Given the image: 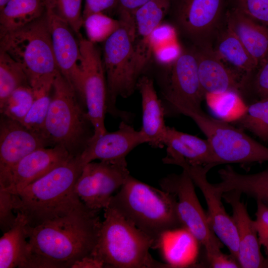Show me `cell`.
<instances>
[{
    "mask_svg": "<svg viewBox=\"0 0 268 268\" xmlns=\"http://www.w3.org/2000/svg\"><path fill=\"white\" fill-rule=\"evenodd\" d=\"M99 211L84 204L35 227L27 224L30 255L24 268H71L92 255L102 223Z\"/></svg>",
    "mask_w": 268,
    "mask_h": 268,
    "instance_id": "obj_1",
    "label": "cell"
},
{
    "mask_svg": "<svg viewBox=\"0 0 268 268\" xmlns=\"http://www.w3.org/2000/svg\"><path fill=\"white\" fill-rule=\"evenodd\" d=\"M80 156L65 162L13 194L14 211L23 214L27 225L35 227L68 214L84 203L74 191L83 168Z\"/></svg>",
    "mask_w": 268,
    "mask_h": 268,
    "instance_id": "obj_2",
    "label": "cell"
},
{
    "mask_svg": "<svg viewBox=\"0 0 268 268\" xmlns=\"http://www.w3.org/2000/svg\"><path fill=\"white\" fill-rule=\"evenodd\" d=\"M109 206L151 238L156 249L165 231L182 227L175 196L148 185L130 175Z\"/></svg>",
    "mask_w": 268,
    "mask_h": 268,
    "instance_id": "obj_3",
    "label": "cell"
},
{
    "mask_svg": "<svg viewBox=\"0 0 268 268\" xmlns=\"http://www.w3.org/2000/svg\"><path fill=\"white\" fill-rule=\"evenodd\" d=\"M104 211V220L92 254L104 268H169L150 255L149 249H154L151 238L111 206L108 205Z\"/></svg>",
    "mask_w": 268,
    "mask_h": 268,
    "instance_id": "obj_4",
    "label": "cell"
},
{
    "mask_svg": "<svg viewBox=\"0 0 268 268\" xmlns=\"http://www.w3.org/2000/svg\"><path fill=\"white\" fill-rule=\"evenodd\" d=\"M45 132L53 146H62L74 157L81 155L94 134L87 111L59 70L53 83Z\"/></svg>",
    "mask_w": 268,
    "mask_h": 268,
    "instance_id": "obj_5",
    "label": "cell"
},
{
    "mask_svg": "<svg viewBox=\"0 0 268 268\" xmlns=\"http://www.w3.org/2000/svg\"><path fill=\"white\" fill-rule=\"evenodd\" d=\"M119 28L104 41L103 65L107 84V112L122 115L116 107L119 97L127 98L136 88L133 14L120 13Z\"/></svg>",
    "mask_w": 268,
    "mask_h": 268,
    "instance_id": "obj_6",
    "label": "cell"
},
{
    "mask_svg": "<svg viewBox=\"0 0 268 268\" xmlns=\"http://www.w3.org/2000/svg\"><path fill=\"white\" fill-rule=\"evenodd\" d=\"M0 37V50L20 65L31 86L54 77L59 71L46 12L33 22Z\"/></svg>",
    "mask_w": 268,
    "mask_h": 268,
    "instance_id": "obj_7",
    "label": "cell"
},
{
    "mask_svg": "<svg viewBox=\"0 0 268 268\" xmlns=\"http://www.w3.org/2000/svg\"><path fill=\"white\" fill-rule=\"evenodd\" d=\"M176 111L193 119L206 136L216 165L268 161V147L227 122L209 116L201 109L180 107Z\"/></svg>",
    "mask_w": 268,
    "mask_h": 268,
    "instance_id": "obj_8",
    "label": "cell"
},
{
    "mask_svg": "<svg viewBox=\"0 0 268 268\" xmlns=\"http://www.w3.org/2000/svg\"><path fill=\"white\" fill-rule=\"evenodd\" d=\"M161 189L174 194L182 227L188 229L202 245L206 260L221 252L222 243L211 228L206 213L196 193L194 183L188 172L171 174L161 179Z\"/></svg>",
    "mask_w": 268,
    "mask_h": 268,
    "instance_id": "obj_9",
    "label": "cell"
},
{
    "mask_svg": "<svg viewBox=\"0 0 268 268\" xmlns=\"http://www.w3.org/2000/svg\"><path fill=\"white\" fill-rule=\"evenodd\" d=\"M162 161L165 164L179 166L188 172L206 201V214L211 228L222 244L227 247L230 254L238 261L239 239L235 222L232 216L226 211L222 202L223 193L207 179V173L213 167L209 165H191L182 156L170 149H167L166 156Z\"/></svg>",
    "mask_w": 268,
    "mask_h": 268,
    "instance_id": "obj_10",
    "label": "cell"
},
{
    "mask_svg": "<svg viewBox=\"0 0 268 268\" xmlns=\"http://www.w3.org/2000/svg\"><path fill=\"white\" fill-rule=\"evenodd\" d=\"M130 175L126 158L92 161L83 167L74 191L88 207L104 209L114 192L123 186Z\"/></svg>",
    "mask_w": 268,
    "mask_h": 268,
    "instance_id": "obj_11",
    "label": "cell"
},
{
    "mask_svg": "<svg viewBox=\"0 0 268 268\" xmlns=\"http://www.w3.org/2000/svg\"><path fill=\"white\" fill-rule=\"evenodd\" d=\"M78 39L85 105L94 129L91 139H94L107 132L104 123L107 112L106 75L100 52L95 43L80 35Z\"/></svg>",
    "mask_w": 268,
    "mask_h": 268,
    "instance_id": "obj_12",
    "label": "cell"
},
{
    "mask_svg": "<svg viewBox=\"0 0 268 268\" xmlns=\"http://www.w3.org/2000/svg\"><path fill=\"white\" fill-rule=\"evenodd\" d=\"M162 94L176 110L183 107L201 109L204 93L200 83L194 48L183 50L172 64L164 67Z\"/></svg>",
    "mask_w": 268,
    "mask_h": 268,
    "instance_id": "obj_13",
    "label": "cell"
},
{
    "mask_svg": "<svg viewBox=\"0 0 268 268\" xmlns=\"http://www.w3.org/2000/svg\"><path fill=\"white\" fill-rule=\"evenodd\" d=\"M0 115V187L5 189L12 169L20 160L36 149L52 144L45 135Z\"/></svg>",
    "mask_w": 268,
    "mask_h": 268,
    "instance_id": "obj_14",
    "label": "cell"
},
{
    "mask_svg": "<svg viewBox=\"0 0 268 268\" xmlns=\"http://www.w3.org/2000/svg\"><path fill=\"white\" fill-rule=\"evenodd\" d=\"M223 0H179L176 24L195 46L212 45L219 31Z\"/></svg>",
    "mask_w": 268,
    "mask_h": 268,
    "instance_id": "obj_15",
    "label": "cell"
},
{
    "mask_svg": "<svg viewBox=\"0 0 268 268\" xmlns=\"http://www.w3.org/2000/svg\"><path fill=\"white\" fill-rule=\"evenodd\" d=\"M46 14L58 69L85 106L79 41L66 21L51 13L46 11Z\"/></svg>",
    "mask_w": 268,
    "mask_h": 268,
    "instance_id": "obj_16",
    "label": "cell"
},
{
    "mask_svg": "<svg viewBox=\"0 0 268 268\" xmlns=\"http://www.w3.org/2000/svg\"><path fill=\"white\" fill-rule=\"evenodd\" d=\"M199 79L205 94L234 91L240 94L250 75L231 67L214 51L212 45L194 46Z\"/></svg>",
    "mask_w": 268,
    "mask_h": 268,
    "instance_id": "obj_17",
    "label": "cell"
},
{
    "mask_svg": "<svg viewBox=\"0 0 268 268\" xmlns=\"http://www.w3.org/2000/svg\"><path fill=\"white\" fill-rule=\"evenodd\" d=\"M147 143L142 132L135 130L124 121L120 124L118 129L94 139H91L80 155L83 166L96 159L114 160L123 158L135 147Z\"/></svg>",
    "mask_w": 268,
    "mask_h": 268,
    "instance_id": "obj_18",
    "label": "cell"
},
{
    "mask_svg": "<svg viewBox=\"0 0 268 268\" xmlns=\"http://www.w3.org/2000/svg\"><path fill=\"white\" fill-rule=\"evenodd\" d=\"M70 156L67 149L60 145L36 149L13 167L8 186L4 189L15 194L65 162Z\"/></svg>",
    "mask_w": 268,
    "mask_h": 268,
    "instance_id": "obj_19",
    "label": "cell"
},
{
    "mask_svg": "<svg viewBox=\"0 0 268 268\" xmlns=\"http://www.w3.org/2000/svg\"><path fill=\"white\" fill-rule=\"evenodd\" d=\"M171 1L151 0L132 13L135 25L134 46L138 79L153 56L152 33L168 13Z\"/></svg>",
    "mask_w": 268,
    "mask_h": 268,
    "instance_id": "obj_20",
    "label": "cell"
},
{
    "mask_svg": "<svg viewBox=\"0 0 268 268\" xmlns=\"http://www.w3.org/2000/svg\"><path fill=\"white\" fill-rule=\"evenodd\" d=\"M242 194L237 191L224 193L222 198L232 209L239 239L238 262L241 268H262L265 260L261 251L254 220L250 217L246 205L241 201Z\"/></svg>",
    "mask_w": 268,
    "mask_h": 268,
    "instance_id": "obj_21",
    "label": "cell"
},
{
    "mask_svg": "<svg viewBox=\"0 0 268 268\" xmlns=\"http://www.w3.org/2000/svg\"><path fill=\"white\" fill-rule=\"evenodd\" d=\"M142 105V127L140 131L147 143L154 148H162L167 126L164 121L165 110L157 95L152 80L140 76L136 83Z\"/></svg>",
    "mask_w": 268,
    "mask_h": 268,
    "instance_id": "obj_22",
    "label": "cell"
},
{
    "mask_svg": "<svg viewBox=\"0 0 268 268\" xmlns=\"http://www.w3.org/2000/svg\"><path fill=\"white\" fill-rule=\"evenodd\" d=\"M200 242L186 228L180 227L164 231L156 249L169 268L195 266L200 252Z\"/></svg>",
    "mask_w": 268,
    "mask_h": 268,
    "instance_id": "obj_23",
    "label": "cell"
},
{
    "mask_svg": "<svg viewBox=\"0 0 268 268\" xmlns=\"http://www.w3.org/2000/svg\"><path fill=\"white\" fill-rule=\"evenodd\" d=\"M225 19L226 26L240 40L259 67L268 56V27L235 7L227 12Z\"/></svg>",
    "mask_w": 268,
    "mask_h": 268,
    "instance_id": "obj_24",
    "label": "cell"
},
{
    "mask_svg": "<svg viewBox=\"0 0 268 268\" xmlns=\"http://www.w3.org/2000/svg\"><path fill=\"white\" fill-rule=\"evenodd\" d=\"M218 173L221 181L214 184L222 193L237 191L268 206V168L257 173L243 174L227 165Z\"/></svg>",
    "mask_w": 268,
    "mask_h": 268,
    "instance_id": "obj_25",
    "label": "cell"
},
{
    "mask_svg": "<svg viewBox=\"0 0 268 268\" xmlns=\"http://www.w3.org/2000/svg\"><path fill=\"white\" fill-rule=\"evenodd\" d=\"M13 226L0 239V268H23L30 255L25 216L19 212Z\"/></svg>",
    "mask_w": 268,
    "mask_h": 268,
    "instance_id": "obj_26",
    "label": "cell"
},
{
    "mask_svg": "<svg viewBox=\"0 0 268 268\" xmlns=\"http://www.w3.org/2000/svg\"><path fill=\"white\" fill-rule=\"evenodd\" d=\"M166 146L191 165H209L213 167L216 166L214 152L207 139H203L176 130L169 134Z\"/></svg>",
    "mask_w": 268,
    "mask_h": 268,
    "instance_id": "obj_27",
    "label": "cell"
},
{
    "mask_svg": "<svg viewBox=\"0 0 268 268\" xmlns=\"http://www.w3.org/2000/svg\"><path fill=\"white\" fill-rule=\"evenodd\" d=\"M212 48L218 56L234 68L250 76L258 67L237 37L226 26L219 30Z\"/></svg>",
    "mask_w": 268,
    "mask_h": 268,
    "instance_id": "obj_28",
    "label": "cell"
},
{
    "mask_svg": "<svg viewBox=\"0 0 268 268\" xmlns=\"http://www.w3.org/2000/svg\"><path fill=\"white\" fill-rule=\"evenodd\" d=\"M45 12L43 0H9L0 10V37L33 22Z\"/></svg>",
    "mask_w": 268,
    "mask_h": 268,
    "instance_id": "obj_29",
    "label": "cell"
},
{
    "mask_svg": "<svg viewBox=\"0 0 268 268\" xmlns=\"http://www.w3.org/2000/svg\"><path fill=\"white\" fill-rule=\"evenodd\" d=\"M55 77L41 80L31 86L34 93V101L22 123L30 130L41 134L47 137L45 124L51 103L52 85Z\"/></svg>",
    "mask_w": 268,
    "mask_h": 268,
    "instance_id": "obj_30",
    "label": "cell"
},
{
    "mask_svg": "<svg viewBox=\"0 0 268 268\" xmlns=\"http://www.w3.org/2000/svg\"><path fill=\"white\" fill-rule=\"evenodd\" d=\"M30 85L20 65L6 52L0 50V106L18 88Z\"/></svg>",
    "mask_w": 268,
    "mask_h": 268,
    "instance_id": "obj_31",
    "label": "cell"
},
{
    "mask_svg": "<svg viewBox=\"0 0 268 268\" xmlns=\"http://www.w3.org/2000/svg\"><path fill=\"white\" fill-rule=\"evenodd\" d=\"M204 98L212 111L226 122L239 120L248 107L240 94L234 91L206 94Z\"/></svg>",
    "mask_w": 268,
    "mask_h": 268,
    "instance_id": "obj_32",
    "label": "cell"
},
{
    "mask_svg": "<svg viewBox=\"0 0 268 268\" xmlns=\"http://www.w3.org/2000/svg\"><path fill=\"white\" fill-rule=\"evenodd\" d=\"M265 142H268V98L248 106L244 114L235 122Z\"/></svg>",
    "mask_w": 268,
    "mask_h": 268,
    "instance_id": "obj_33",
    "label": "cell"
},
{
    "mask_svg": "<svg viewBox=\"0 0 268 268\" xmlns=\"http://www.w3.org/2000/svg\"><path fill=\"white\" fill-rule=\"evenodd\" d=\"M33 101L34 93L31 86L20 87L0 106V115L22 124Z\"/></svg>",
    "mask_w": 268,
    "mask_h": 268,
    "instance_id": "obj_34",
    "label": "cell"
},
{
    "mask_svg": "<svg viewBox=\"0 0 268 268\" xmlns=\"http://www.w3.org/2000/svg\"><path fill=\"white\" fill-rule=\"evenodd\" d=\"M43 0L46 12L66 21L75 34L80 35V30L83 25L82 0Z\"/></svg>",
    "mask_w": 268,
    "mask_h": 268,
    "instance_id": "obj_35",
    "label": "cell"
},
{
    "mask_svg": "<svg viewBox=\"0 0 268 268\" xmlns=\"http://www.w3.org/2000/svg\"><path fill=\"white\" fill-rule=\"evenodd\" d=\"M121 22L103 13L97 12L87 16L83 25L87 39L93 43L104 42L120 26Z\"/></svg>",
    "mask_w": 268,
    "mask_h": 268,
    "instance_id": "obj_36",
    "label": "cell"
},
{
    "mask_svg": "<svg viewBox=\"0 0 268 268\" xmlns=\"http://www.w3.org/2000/svg\"><path fill=\"white\" fill-rule=\"evenodd\" d=\"M235 3L234 7L268 27V0H235Z\"/></svg>",
    "mask_w": 268,
    "mask_h": 268,
    "instance_id": "obj_37",
    "label": "cell"
},
{
    "mask_svg": "<svg viewBox=\"0 0 268 268\" xmlns=\"http://www.w3.org/2000/svg\"><path fill=\"white\" fill-rule=\"evenodd\" d=\"M12 194L0 187V228L4 233L14 225L17 214H14Z\"/></svg>",
    "mask_w": 268,
    "mask_h": 268,
    "instance_id": "obj_38",
    "label": "cell"
},
{
    "mask_svg": "<svg viewBox=\"0 0 268 268\" xmlns=\"http://www.w3.org/2000/svg\"><path fill=\"white\" fill-rule=\"evenodd\" d=\"M254 220L259 243L268 255V206L263 202L257 201V210Z\"/></svg>",
    "mask_w": 268,
    "mask_h": 268,
    "instance_id": "obj_39",
    "label": "cell"
},
{
    "mask_svg": "<svg viewBox=\"0 0 268 268\" xmlns=\"http://www.w3.org/2000/svg\"><path fill=\"white\" fill-rule=\"evenodd\" d=\"M182 51L180 46L175 40L155 48L153 56L158 63L165 67L175 61Z\"/></svg>",
    "mask_w": 268,
    "mask_h": 268,
    "instance_id": "obj_40",
    "label": "cell"
},
{
    "mask_svg": "<svg viewBox=\"0 0 268 268\" xmlns=\"http://www.w3.org/2000/svg\"><path fill=\"white\" fill-rule=\"evenodd\" d=\"M257 70L254 80V90L260 100L268 98V56Z\"/></svg>",
    "mask_w": 268,
    "mask_h": 268,
    "instance_id": "obj_41",
    "label": "cell"
},
{
    "mask_svg": "<svg viewBox=\"0 0 268 268\" xmlns=\"http://www.w3.org/2000/svg\"><path fill=\"white\" fill-rule=\"evenodd\" d=\"M175 40V28L169 24L161 23L154 29L152 35L151 43L153 50L156 47Z\"/></svg>",
    "mask_w": 268,
    "mask_h": 268,
    "instance_id": "obj_42",
    "label": "cell"
},
{
    "mask_svg": "<svg viewBox=\"0 0 268 268\" xmlns=\"http://www.w3.org/2000/svg\"><path fill=\"white\" fill-rule=\"evenodd\" d=\"M118 3V0H85L82 10V18L84 20L89 15L97 12H103Z\"/></svg>",
    "mask_w": 268,
    "mask_h": 268,
    "instance_id": "obj_43",
    "label": "cell"
},
{
    "mask_svg": "<svg viewBox=\"0 0 268 268\" xmlns=\"http://www.w3.org/2000/svg\"><path fill=\"white\" fill-rule=\"evenodd\" d=\"M209 266L213 268H241L239 262L231 255H226L221 251L207 260Z\"/></svg>",
    "mask_w": 268,
    "mask_h": 268,
    "instance_id": "obj_44",
    "label": "cell"
},
{
    "mask_svg": "<svg viewBox=\"0 0 268 268\" xmlns=\"http://www.w3.org/2000/svg\"><path fill=\"white\" fill-rule=\"evenodd\" d=\"M151 0H118L119 12L132 13Z\"/></svg>",
    "mask_w": 268,
    "mask_h": 268,
    "instance_id": "obj_45",
    "label": "cell"
},
{
    "mask_svg": "<svg viewBox=\"0 0 268 268\" xmlns=\"http://www.w3.org/2000/svg\"><path fill=\"white\" fill-rule=\"evenodd\" d=\"M104 264L92 255L85 257L75 262L71 268H101Z\"/></svg>",
    "mask_w": 268,
    "mask_h": 268,
    "instance_id": "obj_46",
    "label": "cell"
},
{
    "mask_svg": "<svg viewBox=\"0 0 268 268\" xmlns=\"http://www.w3.org/2000/svg\"><path fill=\"white\" fill-rule=\"evenodd\" d=\"M262 268H268V255H266L262 266Z\"/></svg>",
    "mask_w": 268,
    "mask_h": 268,
    "instance_id": "obj_47",
    "label": "cell"
},
{
    "mask_svg": "<svg viewBox=\"0 0 268 268\" xmlns=\"http://www.w3.org/2000/svg\"><path fill=\"white\" fill-rule=\"evenodd\" d=\"M9 0H0V10L3 8Z\"/></svg>",
    "mask_w": 268,
    "mask_h": 268,
    "instance_id": "obj_48",
    "label": "cell"
}]
</instances>
